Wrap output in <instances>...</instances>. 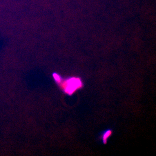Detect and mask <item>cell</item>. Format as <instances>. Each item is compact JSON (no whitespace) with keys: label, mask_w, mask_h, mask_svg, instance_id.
<instances>
[{"label":"cell","mask_w":156,"mask_h":156,"mask_svg":"<svg viewBox=\"0 0 156 156\" xmlns=\"http://www.w3.org/2000/svg\"><path fill=\"white\" fill-rule=\"evenodd\" d=\"M66 92L69 94L73 93L75 91L82 86V83L80 79L77 78H73L69 79L66 82Z\"/></svg>","instance_id":"cell-1"},{"label":"cell","mask_w":156,"mask_h":156,"mask_svg":"<svg viewBox=\"0 0 156 156\" xmlns=\"http://www.w3.org/2000/svg\"><path fill=\"white\" fill-rule=\"evenodd\" d=\"M111 132L110 130L108 131L104 134V136H103V140H104V143L106 142L107 139L111 135Z\"/></svg>","instance_id":"cell-2"},{"label":"cell","mask_w":156,"mask_h":156,"mask_svg":"<svg viewBox=\"0 0 156 156\" xmlns=\"http://www.w3.org/2000/svg\"><path fill=\"white\" fill-rule=\"evenodd\" d=\"M54 76L55 80L57 81H59L60 80V78L58 75L55 74L54 75Z\"/></svg>","instance_id":"cell-3"}]
</instances>
